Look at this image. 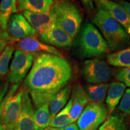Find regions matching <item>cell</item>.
<instances>
[{
	"label": "cell",
	"instance_id": "obj_1",
	"mask_svg": "<svg viewBox=\"0 0 130 130\" xmlns=\"http://www.w3.org/2000/svg\"><path fill=\"white\" fill-rule=\"evenodd\" d=\"M72 76L69 63L63 57L36 54L24 81L25 90L36 108L50 104L53 98L67 85Z\"/></svg>",
	"mask_w": 130,
	"mask_h": 130
},
{
	"label": "cell",
	"instance_id": "obj_2",
	"mask_svg": "<svg viewBox=\"0 0 130 130\" xmlns=\"http://www.w3.org/2000/svg\"><path fill=\"white\" fill-rule=\"evenodd\" d=\"M76 37L73 53L81 59L101 56L108 50V45L101 33L88 21L84 22Z\"/></svg>",
	"mask_w": 130,
	"mask_h": 130
},
{
	"label": "cell",
	"instance_id": "obj_3",
	"mask_svg": "<svg viewBox=\"0 0 130 130\" xmlns=\"http://www.w3.org/2000/svg\"><path fill=\"white\" fill-rule=\"evenodd\" d=\"M92 22L100 29L111 51L119 50L129 42V37L124 28L103 10L98 9L92 19Z\"/></svg>",
	"mask_w": 130,
	"mask_h": 130
},
{
	"label": "cell",
	"instance_id": "obj_4",
	"mask_svg": "<svg viewBox=\"0 0 130 130\" xmlns=\"http://www.w3.org/2000/svg\"><path fill=\"white\" fill-rule=\"evenodd\" d=\"M54 20L71 38L74 39L78 33L83 21V16L77 5L68 0H60L50 9Z\"/></svg>",
	"mask_w": 130,
	"mask_h": 130
},
{
	"label": "cell",
	"instance_id": "obj_5",
	"mask_svg": "<svg viewBox=\"0 0 130 130\" xmlns=\"http://www.w3.org/2000/svg\"><path fill=\"white\" fill-rule=\"evenodd\" d=\"M18 84H14L3 100L0 107V123L7 130H13L21 108L24 90L15 94Z\"/></svg>",
	"mask_w": 130,
	"mask_h": 130
},
{
	"label": "cell",
	"instance_id": "obj_6",
	"mask_svg": "<svg viewBox=\"0 0 130 130\" xmlns=\"http://www.w3.org/2000/svg\"><path fill=\"white\" fill-rule=\"evenodd\" d=\"M107 107L103 103L90 102L77 119L79 130H97L108 118Z\"/></svg>",
	"mask_w": 130,
	"mask_h": 130
},
{
	"label": "cell",
	"instance_id": "obj_7",
	"mask_svg": "<svg viewBox=\"0 0 130 130\" xmlns=\"http://www.w3.org/2000/svg\"><path fill=\"white\" fill-rule=\"evenodd\" d=\"M83 77L91 84L105 83L111 77V69L104 61L98 58L86 60L82 66Z\"/></svg>",
	"mask_w": 130,
	"mask_h": 130
},
{
	"label": "cell",
	"instance_id": "obj_8",
	"mask_svg": "<svg viewBox=\"0 0 130 130\" xmlns=\"http://www.w3.org/2000/svg\"><path fill=\"white\" fill-rule=\"evenodd\" d=\"M36 53H25L18 49L14 54L7 80L12 84H18L27 75L31 68Z\"/></svg>",
	"mask_w": 130,
	"mask_h": 130
},
{
	"label": "cell",
	"instance_id": "obj_9",
	"mask_svg": "<svg viewBox=\"0 0 130 130\" xmlns=\"http://www.w3.org/2000/svg\"><path fill=\"white\" fill-rule=\"evenodd\" d=\"M7 32L13 42L35 37L36 31L29 24L23 14H14L10 16L7 24Z\"/></svg>",
	"mask_w": 130,
	"mask_h": 130
},
{
	"label": "cell",
	"instance_id": "obj_10",
	"mask_svg": "<svg viewBox=\"0 0 130 130\" xmlns=\"http://www.w3.org/2000/svg\"><path fill=\"white\" fill-rule=\"evenodd\" d=\"M42 41L53 46L60 48H68L72 44L73 39L66 31L55 22L48 28L39 34Z\"/></svg>",
	"mask_w": 130,
	"mask_h": 130
},
{
	"label": "cell",
	"instance_id": "obj_11",
	"mask_svg": "<svg viewBox=\"0 0 130 130\" xmlns=\"http://www.w3.org/2000/svg\"><path fill=\"white\" fill-rule=\"evenodd\" d=\"M98 9L108 13L130 35V16L121 4L111 0H95Z\"/></svg>",
	"mask_w": 130,
	"mask_h": 130
},
{
	"label": "cell",
	"instance_id": "obj_12",
	"mask_svg": "<svg viewBox=\"0 0 130 130\" xmlns=\"http://www.w3.org/2000/svg\"><path fill=\"white\" fill-rule=\"evenodd\" d=\"M34 113L30 95L27 91L24 90L21 111L13 130H35Z\"/></svg>",
	"mask_w": 130,
	"mask_h": 130
},
{
	"label": "cell",
	"instance_id": "obj_13",
	"mask_svg": "<svg viewBox=\"0 0 130 130\" xmlns=\"http://www.w3.org/2000/svg\"><path fill=\"white\" fill-rule=\"evenodd\" d=\"M72 106L70 110V119L71 123L77 121L86 105L89 102L88 96L80 84H77L72 91L71 97Z\"/></svg>",
	"mask_w": 130,
	"mask_h": 130
},
{
	"label": "cell",
	"instance_id": "obj_14",
	"mask_svg": "<svg viewBox=\"0 0 130 130\" xmlns=\"http://www.w3.org/2000/svg\"><path fill=\"white\" fill-rule=\"evenodd\" d=\"M18 50L25 53H33L42 52L63 57L62 54L57 49L51 45L42 43L37 40L35 37H27L19 40L18 43Z\"/></svg>",
	"mask_w": 130,
	"mask_h": 130
},
{
	"label": "cell",
	"instance_id": "obj_15",
	"mask_svg": "<svg viewBox=\"0 0 130 130\" xmlns=\"http://www.w3.org/2000/svg\"><path fill=\"white\" fill-rule=\"evenodd\" d=\"M23 15L32 28L39 34L53 23V18L50 12L35 13L25 10L23 11Z\"/></svg>",
	"mask_w": 130,
	"mask_h": 130
},
{
	"label": "cell",
	"instance_id": "obj_16",
	"mask_svg": "<svg viewBox=\"0 0 130 130\" xmlns=\"http://www.w3.org/2000/svg\"><path fill=\"white\" fill-rule=\"evenodd\" d=\"M126 86L121 82H113L109 84L106 98L107 109L108 115L113 113L123 96Z\"/></svg>",
	"mask_w": 130,
	"mask_h": 130
},
{
	"label": "cell",
	"instance_id": "obj_17",
	"mask_svg": "<svg viewBox=\"0 0 130 130\" xmlns=\"http://www.w3.org/2000/svg\"><path fill=\"white\" fill-rule=\"evenodd\" d=\"M54 0H17L18 9L35 13H48Z\"/></svg>",
	"mask_w": 130,
	"mask_h": 130
},
{
	"label": "cell",
	"instance_id": "obj_18",
	"mask_svg": "<svg viewBox=\"0 0 130 130\" xmlns=\"http://www.w3.org/2000/svg\"><path fill=\"white\" fill-rule=\"evenodd\" d=\"M71 90H72L71 86L67 84L53 98L49 104V108H50L51 120L67 104L68 100L71 95Z\"/></svg>",
	"mask_w": 130,
	"mask_h": 130
},
{
	"label": "cell",
	"instance_id": "obj_19",
	"mask_svg": "<svg viewBox=\"0 0 130 130\" xmlns=\"http://www.w3.org/2000/svg\"><path fill=\"white\" fill-rule=\"evenodd\" d=\"M128 120L123 115L115 112L111 113L98 130H127Z\"/></svg>",
	"mask_w": 130,
	"mask_h": 130
},
{
	"label": "cell",
	"instance_id": "obj_20",
	"mask_svg": "<svg viewBox=\"0 0 130 130\" xmlns=\"http://www.w3.org/2000/svg\"><path fill=\"white\" fill-rule=\"evenodd\" d=\"M18 12L16 0H1L0 4V27L7 30L11 14Z\"/></svg>",
	"mask_w": 130,
	"mask_h": 130
},
{
	"label": "cell",
	"instance_id": "obj_21",
	"mask_svg": "<svg viewBox=\"0 0 130 130\" xmlns=\"http://www.w3.org/2000/svg\"><path fill=\"white\" fill-rule=\"evenodd\" d=\"M109 84L101 83L87 86L86 92L88 96L89 102L103 103L106 96Z\"/></svg>",
	"mask_w": 130,
	"mask_h": 130
},
{
	"label": "cell",
	"instance_id": "obj_22",
	"mask_svg": "<svg viewBox=\"0 0 130 130\" xmlns=\"http://www.w3.org/2000/svg\"><path fill=\"white\" fill-rule=\"evenodd\" d=\"M49 104L37 108L34 113L35 130H42L50 125L51 122Z\"/></svg>",
	"mask_w": 130,
	"mask_h": 130
},
{
	"label": "cell",
	"instance_id": "obj_23",
	"mask_svg": "<svg viewBox=\"0 0 130 130\" xmlns=\"http://www.w3.org/2000/svg\"><path fill=\"white\" fill-rule=\"evenodd\" d=\"M107 63L118 67L126 68L130 66V48L109 54L107 56Z\"/></svg>",
	"mask_w": 130,
	"mask_h": 130
},
{
	"label": "cell",
	"instance_id": "obj_24",
	"mask_svg": "<svg viewBox=\"0 0 130 130\" xmlns=\"http://www.w3.org/2000/svg\"><path fill=\"white\" fill-rule=\"evenodd\" d=\"M71 106H72V102L71 100H70L68 102L66 106L61 111L58 112L51 120L49 126L53 128H62L72 123L69 116Z\"/></svg>",
	"mask_w": 130,
	"mask_h": 130
},
{
	"label": "cell",
	"instance_id": "obj_25",
	"mask_svg": "<svg viewBox=\"0 0 130 130\" xmlns=\"http://www.w3.org/2000/svg\"><path fill=\"white\" fill-rule=\"evenodd\" d=\"M13 43L7 45L0 55V79L9 72V65L14 52Z\"/></svg>",
	"mask_w": 130,
	"mask_h": 130
},
{
	"label": "cell",
	"instance_id": "obj_26",
	"mask_svg": "<svg viewBox=\"0 0 130 130\" xmlns=\"http://www.w3.org/2000/svg\"><path fill=\"white\" fill-rule=\"evenodd\" d=\"M118 109L122 113L130 115V89H126L120 101Z\"/></svg>",
	"mask_w": 130,
	"mask_h": 130
},
{
	"label": "cell",
	"instance_id": "obj_27",
	"mask_svg": "<svg viewBox=\"0 0 130 130\" xmlns=\"http://www.w3.org/2000/svg\"><path fill=\"white\" fill-rule=\"evenodd\" d=\"M115 77L125 86L130 87V66L123 68L117 71Z\"/></svg>",
	"mask_w": 130,
	"mask_h": 130
},
{
	"label": "cell",
	"instance_id": "obj_28",
	"mask_svg": "<svg viewBox=\"0 0 130 130\" xmlns=\"http://www.w3.org/2000/svg\"><path fill=\"white\" fill-rule=\"evenodd\" d=\"M13 42L8 35L7 30H3L0 27V54L2 53L7 45Z\"/></svg>",
	"mask_w": 130,
	"mask_h": 130
},
{
	"label": "cell",
	"instance_id": "obj_29",
	"mask_svg": "<svg viewBox=\"0 0 130 130\" xmlns=\"http://www.w3.org/2000/svg\"><path fill=\"white\" fill-rule=\"evenodd\" d=\"M8 89H9V83L5 81H0V107L4 98L6 96Z\"/></svg>",
	"mask_w": 130,
	"mask_h": 130
},
{
	"label": "cell",
	"instance_id": "obj_30",
	"mask_svg": "<svg viewBox=\"0 0 130 130\" xmlns=\"http://www.w3.org/2000/svg\"><path fill=\"white\" fill-rule=\"evenodd\" d=\"M81 1L84 3L87 11L92 12V10H93V1H95V0H81Z\"/></svg>",
	"mask_w": 130,
	"mask_h": 130
},
{
	"label": "cell",
	"instance_id": "obj_31",
	"mask_svg": "<svg viewBox=\"0 0 130 130\" xmlns=\"http://www.w3.org/2000/svg\"><path fill=\"white\" fill-rule=\"evenodd\" d=\"M54 130H79L78 127L77 123H72L68 125L66 127L62 128H54Z\"/></svg>",
	"mask_w": 130,
	"mask_h": 130
},
{
	"label": "cell",
	"instance_id": "obj_32",
	"mask_svg": "<svg viewBox=\"0 0 130 130\" xmlns=\"http://www.w3.org/2000/svg\"><path fill=\"white\" fill-rule=\"evenodd\" d=\"M119 4H121L122 7L124 8L125 10L127 12L130 16V3L128 1H125V0H119Z\"/></svg>",
	"mask_w": 130,
	"mask_h": 130
},
{
	"label": "cell",
	"instance_id": "obj_33",
	"mask_svg": "<svg viewBox=\"0 0 130 130\" xmlns=\"http://www.w3.org/2000/svg\"><path fill=\"white\" fill-rule=\"evenodd\" d=\"M0 130H7V129H6V128H5L1 123H0Z\"/></svg>",
	"mask_w": 130,
	"mask_h": 130
},
{
	"label": "cell",
	"instance_id": "obj_34",
	"mask_svg": "<svg viewBox=\"0 0 130 130\" xmlns=\"http://www.w3.org/2000/svg\"><path fill=\"white\" fill-rule=\"evenodd\" d=\"M42 130H54V128L53 127H51V126H48V127H46V128H45V129H42Z\"/></svg>",
	"mask_w": 130,
	"mask_h": 130
},
{
	"label": "cell",
	"instance_id": "obj_35",
	"mask_svg": "<svg viewBox=\"0 0 130 130\" xmlns=\"http://www.w3.org/2000/svg\"><path fill=\"white\" fill-rule=\"evenodd\" d=\"M127 130H130V124L129 125V127H128V129H127Z\"/></svg>",
	"mask_w": 130,
	"mask_h": 130
},
{
	"label": "cell",
	"instance_id": "obj_36",
	"mask_svg": "<svg viewBox=\"0 0 130 130\" xmlns=\"http://www.w3.org/2000/svg\"><path fill=\"white\" fill-rule=\"evenodd\" d=\"M128 1H130V0H128Z\"/></svg>",
	"mask_w": 130,
	"mask_h": 130
}]
</instances>
